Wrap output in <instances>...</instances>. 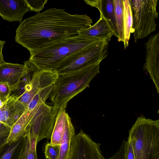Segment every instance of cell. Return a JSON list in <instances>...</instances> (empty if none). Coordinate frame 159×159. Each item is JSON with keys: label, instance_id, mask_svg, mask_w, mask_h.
Masks as SVG:
<instances>
[{"label": "cell", "instance_id": "6da1fadb", "mask_svg": "<svg viewBox=\"0 0 159 159\" xmlns=\"http://www.w3.org/2000/svg\"><path fill=\"white\" fill-rule=\"evenodd\" d=\"M92 23L86 14L72 15L63 9L49 8L20 22L15 40L31 54L53 42L78 35Z\"/></svg>", "mask_w": 159, "mask_h": 159}, {"label": "cell", "instance_id": "7a4b0ae2", "mask_svg": "<svg viewBox=\"0 0 159 159\" xmlns=\"http://www.w3.org/2000/svg\"><path fill=\"white\" fill-rule=\"evenodd\" d=\"M99 40L79 35L66 37L30 54L29 61L38 71L54 70L67 57Z\"/></svg>", "mask_w": 159, "mask_h": 159}, {"label": "cell", "instance_id": "3957f363", "mask_svg": "<svg viewBox=\"0 0 159 159\" xmlns=\"http://www.w3.org/2000/svg\"><path fill=\"white\" fill-rule=\"evenodd\" d=\"M134 159H159V120L137 118L129 131Z\"/></svg>", "mask_w": 159, "mask_h": 159}, {"label": "cell", "instance_id": "277c9868", "mask_svg": "<svg viewBox=\"0 0 159 159\" xmlns=\"http://www.w3.org/2000/svg\"><path fill=\"white\" fill-rule=\"evenodd\" d=\"M100 64L89 66L74 72L59 75L50 98L59 109L66 108L68 102L88 87L92 79L99 73Z\"/></svg>", "mask_w": 159, "mask_h": 159}, {"label": "cell", "instance_id": "5b68a950", "mask_svg": "<svg viewBox=\"0 0 159 159\" xmlns=\"http://www.w3.org/2000/svg\"><path fill=\"white\" fill-rule=\"evenodd\" d=\"M108 43L106 40H100L67 57L54 71L61 75L100 64L108 54Z\"/></svg>", "mask_w": 159, "mask_h": 159}, {"label": "cell", "instance_id": "8992f818", "mask_svg": "<svg viewBox=\"0 0 159 159\" xmlns=\"http://www.w3.org/2000/svg\"><path fill=\"white\" fill-rule=\"evenodd\" d=\"M133 22L131 33L135 42L148 36L156 29L157 0H130Z\"/></svg>", "mask_w": 159, "mask_h": 159}, {"label": "cell", "instance_id": "52a82bcc", "mask_svg": "<svg viewBox=\"0 0 159 159\" xmlns=\"http://www.w3.org/2000/svg\"><path fill=\"white\" fill-rule=\"evenodd\" d=\"M59 108L54 105L43 103L31 111L28 127L30 134L35 137L37 143L44 138L51 139Z\"/></svg>", "mask_w": 159, "mask_h": 159}, {"label": "cell", "instance_id": "ba28073f", "mask_svg": "<svg viewBox=\"0 0 159 159\" xmlns=\"http://www.w3.org/2000/svg\"><path fill=\"white\" fill-rule=\"evenodd\" d=\"M100 145L80 130L72 140L68 159H105Z\"/></svg>", "mask_w": 159, "mask_h": 159}, {"label": "cell", "instance_id": "9c48e42d", "mask_svg": "<svg viewBox=\"0 0 159 159\" xmlns=\"http://www.w3.org/2000/svg\"><path fill=\"white\" fill-rule=\"evenodd\" d=\"M146 62L143 70H146L159 93V32L151 35L145 44Z\"/></svg>", "mask_w": 159, "mask_h": 159}, {"label": "cell", "instance_id": "30bf717a", "mask_svg": "<svg viewBox=\"0 0 159 159\" xmlns=\"http://www.w3.org/2000/svg\"><path fill=\"white\" fill-rule=\"evenodd\" d=\"M36 68L29 60L24 64L5 62L0 66V82L15 89L21 78L28 72Z\"/></svg>", "mask_w": 159, "mask_h": 159}, {"label": "cell", "instance_id": "8fae6325", "mask_svg": "<svg viewBox=\"0 0 159 159\" xmlns=\"http://www.w3.org/2000/svg\"><path fill=\"white\" fill-rule=\"evenodd\" d=\"M28 11L25 0H0V15L7 21L21 22Z\"/></svg>", "mask_w": 159, "mask_h": 159}, {"label": "cell", "instance_id": "7c38bea8", "mask_svg": "<svg viewBox=\"0 0 159 159\" xmlns=\"http://www.w3.org/2000/svg\"><path fill=\"white\" fill-rule=\"evenodd\" d=\"M78 35L100 40H105L108 43L112 36L118 38L114 30L111 21L103 16H100L98 21L93 25L80 31Z\"/></svg>", "mask_w": 159, "mask_h": 159}, {"label": "cell", "instance_id": "4fadbf2b", "mask_svg": "<svg viewBox=\"0 0 159 159\" xmlns=\"http://www.w3.org/2000/svg\"><path fill=\"white\" fill-rule=\"evenodd\" d=\"M19 107L18 98L11 95L0 108V122L11 129L16 120Z\"/></svg>", "mask_w": 159, "mask_h": 159}, {"label": "cell", "instance_id": "5bb4252c", "mask_svg": "<svg viewBox=\"0 0 159 159\" xmlns=\"http://www.w3.org/2000/svg\"><path fill=\"white\" fill-rule=\"evenodd\" d=\"M30 121L29 112L25 110L10 129L6 144L10 145L19 140L26 134Z\"/></svg>", "mask_w": 159, "mask_h": 159}, {"label": "cell", "instance_id": "9a60e30c", "mask_svg": "<svg viewBox=\"0 0 159 159\" xmlns=\"http://www.w3.org/2000/svg\"><path fill=\"white\" fill-rule=\"evenodd\" d=\"M84 1L87 4L98 8L100 12V16H104L111 21L114 30L117 35L113 0H84Z\"/></svg>", "mask_w": 159, "mask_h": 159}, {"label": "cell", "instance_id": "2e32d148", "mask_svg": "<svg viewBox=\"0 0 159 159\" xmlns=\"http://www.w3.org/2000/svg\"><path fill=\"white\" fill-rule=\"evenodd\" d=\"M75 135V129L70 118L69 116L66 121L64 132L60 144L58 159H68L71 143Z\"/></svg>", "mask_w": 159, "mask_h": 159}, {"label": "cell", "instance_id": "e0dca14e", "mask_svg": "<svg viewBox=\"0 0 159 159\" xmlns=\"http://www.w3.org/2000/svg\"><path fill=\"white\" fill-rule=\"evenodd\" d=\"M68 114L66 108H60L56 117L54 129L51 138L50 143L53 144L60 145Z\"/></svg>", "mask_w": 159, "mask_h": 159}, {"label": "cell", "instance_id": "ac0fdd59", "mask_svg": "<svg viewBox=\"0 0 159 159\" xmlns=\"http://www.w3.org/2000/svg\"><path fill=\"white\" fill-rule=\"evenodd\" d=\"M123 4L124 45L126 49L129 45L133 18L130 0H123Z\"/></svg>", "mask_w": 159, "mask_h": 159}, {"label": "cell", "instance_id": "d6986e66", "mask_svg": "<svg viewBox=\"0 0 159 159\" xmlns=\"http://www.w3.org/2000/svg\"><path fill=\"white\" fill-rule=\"evenodd\" d=\"M25 139V135L17 141L7 145L0 155V159H21Z\"/></svg>", "mask_w": 159, "mask_h": 159}, {"label": "cell", "instance_id": "ffe728a7", "mask_svg": "<svg viewBox=\"0 0 159 159\" xmlns=\"http://www.w3.org/2000/svg\"><path fill=\"white\" fill-rule=\"evenodd\" d=\"M115 17L118 41L123 42V0H113Z\"/></svg>", "mask_w": 159, "mask_h": 159}, {"label": "cell", "instance_id": "44dd1931", "mask_svg": "<svg viewBox=\"0 0 159 159\" xmlns=\"http://www.w3.org/2000/svg\"><path fill=\"white\" fill-rule=\"evenodd\" d=\"M25 135V142L21 159H38L36 139L30 135L28 130H27Z\"/></svg>", "mask_w": 159, "mask_h": 159}, {"label": "cell", "instance_id": "7402d4cb", "mask_svg": "<svg viewBox=\"0 0 159 159\" xmlns=\"http://www.w3.org/2000/svg\"><path fill=\"white\" fill-rule=\"evenodd\" d=\"M37 70H38L35 68L24 75L16 88L12 92L11 95L18 98L25 92L26 87L31 81L33 73Z\"/></svg>", "mask_w": 159, "mask_h": 159}, {"label": "cell", "instance_id": "603a6c76", "mask_svg": "<svg viewBox=\"0 0 159 159\" xmlns=\"http://www.w3.org/2000/svg\"><path fill=\"white\" fill-rule=\"evenodd\" d=\"M60 145L53 144L49 143L46 144L45 148V156L48 159H58Z\"/></svg>", "mask_w": 159, "mask_h": 159}, {"label": "cell", "instance_id": "cb8c5ba5", "mask_svg": "<svg viewBox=\"0 0 159 159\" xmlns=\"http://www.w3.org/2000/svg\"><path fill=\"white\" fill-rule=\"evenodd\" d=\"M25 2L29 11H34L39 12L43 8L44 6L47 3L48 0H25Z\"/></svg>", "mask_w": 159, "mask_h": 159}, {"label": "cell", "instance_id": "d4e9b609", "mask_svg": "<svg viewBox=\"0 0 159 159\" xmlns=\"http://www.w3.org/2000/svg\"><path fill=\"white\" fill-rule=\"evenodd\" d=\"M10 130V129L1 123L0 127V155L7 145L6 144V141L9 135Z\"/></svg>", "mask_w": 159, "mask_h": 159}, {"label": "cell", "instance_id": "484cf974", "mask_svg": "<svg viewBox=\"0 0 159 159\" xmlns=\"http://www.w3.org/2000/svg\"><path fill=\"white\" fill-rule=\"evenodd\" d=\"M12 90L6 84L0 82V99L3 102L11 95Z\"/></svg>", "mask_w": 159, "mask_h": 159}, {"label": "cell", "instance_id": "4316f807", "mask_svg": "<svg viewBox=\"0 0 159 159\" xmlns=\"http://www.w3.org/2000/svg\"><path fill=\"white\" fill-rule=\"evenodd\" d=\"M126 141L124 139L119 149L112 157L108 159H125V153Z\"/></svg>", "mask_w": 159, "mask_h": 159}, {"label": "cell", "instance_id": "83f0119b", "mask_svg": "<svg viewBox=\"0 0 159 159\" xmlns=\"http://www.w3.org/2000/svg\"><path fill=\"white\" fill-rule=\"evenodd\" d=\"M125 159H134L133 148L130 141L128 140L126 142L125 153Z\"/></svg>", "mask_w": 159, "mask_h": 159}, {"label": "cell", "instance_id": "f1b7e54d", "mask_svg": "<svg viewBox=\"0 0 159 159\" xmlns=\"http://www.w3.org/2000/svg\"><path fill=\"white\" fill-rule=\"evenodd\" d=\"M5 43V41L0 40V66L5 62L3 59L2 54V49Z\"/></svg>", "mask_w": 159, "mask_h": 159}, {"label": "cell", "instance_id": "f546056e", "mask_svg": "<svg viewBox=\"0 0 159 159\" xmlns=\"http://www.w3.org/2000/svg\"><path fill=\"white\" fill-rule=\"evenodd\" d=\"M3 105V102L1 101L0 99V108L2 107Z\"/></svg>", "mask_w": 159, "mask_h": 159}, {"label": "cell", "instance_id": "4dcf8cb0", "mask_svg": "<svg viewBox=\"0 0 159 159\" xmlns=\"http://www.w3.org/2000/svg\"><path fill=\"white\" fill-rule=\"evenodd\" d=\"M1 124V123L0 122V127Z\"/></svg>", "mask_w": 159, "mask_h": 159}]
</instances>
